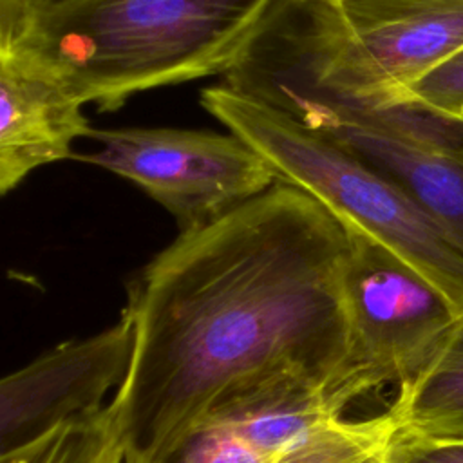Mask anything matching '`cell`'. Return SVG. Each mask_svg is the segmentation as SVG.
Returning <instances> with one entry per match:
<instances>
[{"mask_svg": "<svg viewBox=\"0 0 463 463\" xmlns=\"http://www.w3.org/2000/svg\"><path fill=\"white\" fill-rule=\"evenodd\" d=\"M345 257L336 217L284 181L161 250L123 309L134 349L110 407L128 463H156L237 400L374 391L354 364Z\"/></svg>", "mask_w": 463, "mask_h": 463, "instance_id": "1", "label": "cell"}, {"mask_svg": "<svg viewBox=\"0 0 463 463\" xmlns=\"http://www.w3.org/2000/svg\"><path fill=\"white\" fill-rule=\"evenodd\" d=\"M389 411L402 434L463 443V322L420 374L398 385Z\"/></svg>", "mask_w": 463, "mask_h": 463, "instance_id": "10", "label": "cell"}, {"mask_svg": "<svg viewBox=\"0 0 463 463\" xmlns=\"http://www.w3.org/2000/svg\"><path fill=\"white\" fill-rule=\"evenodd\" d=\"M389 463H463V443H436L396 430Z\"/></svg>", "mask_w": 463, "mask_h": 463, "instance_id": "13", "label": "cell"}, {"mask_svg": "<svg viewBox=\"0 0 463 463\" xmlns=\"http://www.w3.org/2000/svg\"><path fill=\"white\" fill-rule=\"evenodd\" d=\"M235 407L250 434L244 463H389L398 430L391 411L347 420V407L320 391H282Z\"/></svg>", "mask_w": 463, "mask_h": 463, "instance_id": "7", "label": "cell"}, {"mask_svg": "<svg viewBox=\"0 0 463 463\" xmlns=\"http://www.w3.org/2000/svg\"><path fill=\"white\" fill-rule=\"evenodd\" d=\"M134 326L119 320L87 338L69 340L0 382V454L71 420L103 409L132 360Z\"/></svg>", "mask_w": 463, "mask_h": 463, "instance_id": "6", "label": "cell"}, {"mask_svg": "<svg viewBox=\"0 0 463 463\" xmlns=\"http://www.w3.org/2000/svg\"><path fill=\"white\" fill-rule=\"evenodd\" d=\"M402 103L463 118V47L412 83Z\"/></svg>", "mask_w": 463, "mask_h": 463, "instance_id": "12", "label": "cell"}, {"mask_svg": "<svg viewBox=\"0 0 463 463\" xmlns=\"http://www.w3.org/2000/svg\"><path fill=\"white\" fill-rule=\"evenodd\" d=\"M83 101L47 67L18 47H0V192L31 172L74 157L72 143L92 127Z\"/></svg>", "mask_w": 463, "mask_h": 463, "instance_id": "9", "label": "cell"}, {"mask_svg": "<svg viewBox=\"0 0 463 463\" xmlns=\"http://www.w3.org/2000/svg\"><path fill=\"white\" fill-rule=\"evenodd\" d=\"M277 0H56L24 13L18 47L81 101L116 110L130 96L230 72Z\"/></svg>", "mask_w": 463, "mask_h": 463, "instance_id": "2", "label": "cell"}, {"mask_svg": "<svg viewBox=\"0 0 463 463\" xmlns=\"http://www.w3.org/2000/svg\"><path fill=\"white\" fill-rule=\"evenodd\" d=\"M101 146L76 159L139 186L179 224L201 226L262 194L279 177L241 136L186 128H92Z\"/></svg>", "mask_w": 463, "mask_h": 463, "instance_id": "4", "label": "cell"}, {"mask_svg": "<svg viewBox=\"0 0 463 463\" xmlns=\"http://www.w3.org/2000/svg\"><path fill=\"white\" fill-rule=\"evenodd\" d=\"M201 105L250 143L342 226L380 241L430 279L463 320V246L402 188L351 150L291 114L230 85L201 92Z\"/></svg>", "mask_w": 463, "mask_h": 463, "instance_id": "3", "label": "cell"}, {"mask_svg": "<svg viewBox=\"0 0 463 463\" xmlns=\"http://www.w3.org/2000/svg\"><path fill=\"white\" fill-rule=\"evenodd\" d=\"M307 2H318V4H326V5H336L342 0H307Z\"/></svg>", "mask_w": 463, "mask_h": 463, "instance_id": "16", "label": "cell"}, {"mask_svg": "<svg viewBox=\"0 0 463 463\" xmlns=\"http://www.w3.org/2000/svg\"><path fill=\"white\" fill-rule=\"evenodd\" d=\"M344 230L354 364L373 389L405 383L430 364L463 320L411 262L360 230Z\"/></svg>", "mask_w": 463, "mask_h": 463, "instance_id": "5", "label": "cell"}, {"mask_svg": "<svg viewBox=\"0 0 463 463\" xmlns=\"http://www.w3.org/2000/svg\"><path fill=\"white\" fill-rule=\"evenodd\" d=\"M49 2H56V0H18V5H20V16H18V24L24 16L25 11L33 9V7H38V5H43V4H49ZM18 27V25H16ZM16 31V29H14ZM4 43V42H2Z\"/></svg>", "mask_w": 463, "mask_h": 463, "instance_id": "15", "label": "cell"}, {"mask_svg": "<svg viewBox=\"0 0 463 463\" xmlns=\"http://www.w3.org/2000/svg\"><path fill=\"white\" fill-rule=\"evenodd\" d=\"M284 112L335 139L392 181L463 246V157L411 139L367 110L298 101Z\"/></svg>", "mask_w": 463, "mask_h": 463, "instance_id": "8", "label": "cell"}, {"mask_svg": "<svg viewBox=\"0 0 463 463\" xmlns=\"http://www.w3.org/2000/svg\"><path fill=\"white\" fill-rule=\"evenodd\" d=\"M0 463H128L110 402L33 441L0 454Z\"/></svg>", "mask_w": 463, "mask_h": 463, "instance_id": "11", "label": "cell"}, {"mask_svg": "<svg viewBox=\"0 0 463 463\" xmlns=\"http://www.w3.org/2000/svg\"><path fill=\"white\" fill-rule=\"evenodd\" d=\"M20 16L18 0H0V42L13 36Z\"/></svg>", "mask_w": 463, "mask_h": 463, "instance_id": "14", "label": "cell"}]
</instances>
